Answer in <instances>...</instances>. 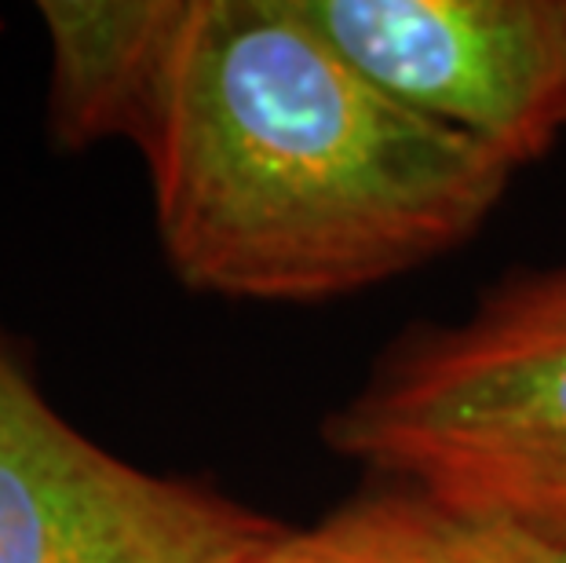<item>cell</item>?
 <instances>
[{
  "label": "cell",
  "mask_w": 566,
  "mask_h": 563,
  "mask_svg": "<svg viewBox=\"0 0 566 563\" xmlns=\"http://www.w3.org/2000/svg\"><path fill=\"white\" fill-rule=\"evenodd\" d=\"M249 563H566V549L413 487H384L285 531Z\"/></svg>",
  "instance_id": "obj_6"
},
{
  "label": "cell",
  "mask_w": 566,
  "mask_h": 563,
  "mask_svg": "<svg viewBox=\"0 0 566 563\" xmlns=\"http://www.w3.org/2000/svg\"><path fill=\"white\" fill-rule=\"evenodd\" d=\"M38 11L52 41L48 122L59 147H147L190 0H44Z\"/></svg>",
  "instance_id": "obj_5"
},
{
  "label": "cell",
  "mask_w": 566,
  "mask_h": 563,
  "mask_svg": "<svg viewBox=\"0 0 566 563\" xmlns=\"http://www.w3.org/2000/svg\"><path fill=\"white\" fill-rule=\"evenodd\" d=\"M347 63L512 169L566 128V0H296Z\"/></svg>",
  "instance_id": "obj_4"
},
{
  "label": "cell",
  "mask_w": 566,
  "mask_h": 563,
  "mask_svg": "<svg viewBox=\"0 0 566 563\" xmlns=\"http://www.w3.org/2000/svg\"><path fill=\"white\" fill-rule=\"evenodd\" d=\"M139 154L176 279L274 304L358 293L450 253L515 173L373 85L296 0H190Z\"/></svg>",
  "instance_id": "obj_1"
},
{
  "label": "cell",
  "mask_w": 566,
  "mask_h": 563,
  "mask_svg": "<svg viewBox=\"0 0 566 563\" xmlns=\"http://www.w3.org/2000/svg\"><path fill=\"white\" fill-rule=\"evenodd\" d=\"M282 531L81 436L0 333V563H249Z\"/></svg>",
  "instance_id": "obj_3"
},
{
  "label": "cell",
  "mask_w": 566,
  "mask_h": 563,
  "mask_svg": "<svg viewBox=\"0 0 566 563\" xmlns=\"http://www.w3.org/2000/svg\"><path fill=\"white\" fill-rule=\"evenodd\" d=\"M325 439L395 483L566 549V268L402 341Z\"/></svg>",
  "instance_id": "obj_2"
}]
</instances>
